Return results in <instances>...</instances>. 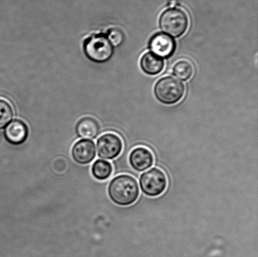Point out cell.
Returning <instances> with one entry per match:
<instances>
[{"instance_id":"1","label":"cell","mask_w":258,"mask_h":257,"mask_svg":"<svg viewBox=\"0 0 258 257\" xmlns=\"http://www.w3.org/2000/svg\"><path fill=\"white\" fill-rule=\"evenodd\" d=\"M111 200L118 206L133 205L139 198V188L136 179L129 175L117 176L111 181L108 188Z\"/></svg>"},{"instance_id":"2","label":"cell","mask_w":258,"mask_h":257,"mask_svg":"<svg viewBox=\"0 0 258 257\" xmlns=\"http://www.w3.org/2000/svg\"><path fill=\"white\" fill-rule=\"evenodd\" d=\"M189 19L184 10L170 8L165 10L159 18V26L162 31L173 37H179L188 29Z\"/></svg>"},{"instance_id":"3","label":"cell","mask_w":258,"mask_h":257,"mask_svg":"<svg viewBox=\"0 0 258 257\" xmlns=\"http://www.w3.org/2000/svg\"><path fill=\"white\" fill-rule=\"evenodd\" d=\"M86 56L92 62L105 63L112 58L113 47L105 34H95L86 39L83 43Z\"/></svg>"},{"instance_id":"4","label":"cell","mask_w":258,"mask_h":257,"mask_svg":"<svg viewBox=\"0 0 258 257\" xmlns=\"http://www.w3.org/2000/svg\"><path fill=\"white\" fill-rule=\"evenodd\" d=\"M185 87L176 78L166 76L161 78L154 87V94L159 102L166 105H173L183 97Z\"/></svg>"},{"instance_id":"5","label":"cell","mask_w":258,"mask_h":257,"mask_svg":"<svg viewBox=\"0 0 258 257\" xmlns=\"http://www.w3.org/2000/svg\"><path fill=\"white\" fill-rule=\"evenodd\" d=\"M142 191L149 197H157L166 190L168 181L165 174L158 168H152L143 173L139 180Z\"/></svg>"},{"instance_id":"6","label":"cell","mask_w":258,"mask_h":257,"mask_svg":"<svg viewBox=\"0 0 258 257\" xmlns=\"http://www.w3.org/2000/svg\"><path fill=\"white\" fill-rule=\"evenodd\" d=\"M97 148L99 157L107 160L114 159L122 152V141L114 133H105L98 138Z\"/></svg>"},{"instance_id":"7","label":"cell","mask_w":258,"mask_h":257,"mask_svg":"<svg viewBox=\"0 0 258 257\" xmlns=\"http://www.w3.org/2000/svg\"><path fill=\"white\" fill-rule=\"evenodd\" d=\"M151 53L160 58H168L173 54L176 49V42L169 35L158 33L149 41Z\"/></svg>"},{"instance_id":"8","label":"cell","mask_w":258,"mask_h":257,"mask_svg":"<svg viewBox=\"0 0 258 257\" xmlns=\"http://www.w3.org/2000/svg\"><path fill=\"white\" fill-rule=\"evenodd\" d=\"M4 136L10 144L20 145L25 143L29 137V128L22 120H15L7 126Z\"/></svg>"},{"instance_id":"9","label":"cell","mask_w":258,"mask_h":257,"mask_svg":"<svg viewBox=\"0 0 258 257\" xmlns=\"http://www.w3.org/2000/svg\"><path fill=\"white\" fill-rule=\"evenodd\" d=\"M72 154L73 159L79 164H88L96 157L95 143L90 140L78 141L73 145Z\"/></svg>"},{"instance_id":"10","label":"cell","mask_w":258,"mask_h":257,"mask_svg":"<svg viewBox=\"0 0 258 257\" xmlns=\"http://www.w3.org/2000/svg\"><path fill=\"white\" fill-rule=\"evenodd\" d=\"M153 153L148 148L139 147L134 148L129 155V163L131 167L138 172L148 169L153 166Z\"/></svg>"},{"instance_id":"11","label":"cell","mask_w":258,"mask_h":257,"mask_svg":"<svg viewBox=\"0 0 258 257\" xmlns=\"http://www.w3.org/2000/svg\"><path fill=\"white\" fill-rule=\"evenodd\" d=\"M76 131L80 138L93 140L99 134L100 126L94 118L85 117L78 122Z\"/></svg>"},{"instance_id":"12","label":"cell","mask_w":258,"mask_h":257,"mask_svg":"<svg viewBox=\"0 0 258 257\" xmlns=\"http://www.w3.org/2000/svg\"><path fill=\"white\" fill-rule=\"evenodd\" d=\"M141 67L149 75L159 74L164 68V60L151 52H147L141 59Z\"/></svg>"},{"instance_id":"13","label":"cell","mask_w":258,"mask_h":257,"mask_svg":"<svg viewBox=\"0 0 258 257\" xmlns=\"http://www.w3.org/2000/svg\"><path fill=\"white\" fill-rule=\"evenodd\" d=\"M112 170L113 168L110 162L102 159L96 160L92 167V175L98 181L108 180L112 175Z\"/></svg>"},{"instance_id":"14","label":"cell","mask_w":258,"mask_h":257,"mask_svg":"<svg viewBox=\"0 0 258 257\" xmlns=\"http://www.w3.org/2000/svg\"><path fill=\"white\" fill-rule=\"evenodd\" d=\"M173 74L181 80L190 79L194 74V65L188 60L182 59L177 62L173 67Z\"/></svg>"},{"instance_id":"15","label":"cell","mask_w":258,"mask_h":257,"mask_svg":"<svg viewBox=\"0 0 258 257\" xmlns=\"http://www.w3.org/2000/svg\"><path fill=\"white\" fill-rule=\"evenodd\" d=\"M14 118V110L9 102L0 99V129L7 127Z\"/></svg>"},{"instance_id":"16","label":"cell","mask_w":258,"mask_h":257,"mask_svg":"<svg viewBox=\"0 0 258 257\" xmlns=\"http://www.w3.org/2000/svg\"><path fill=\"white\" fill-rule=\"evenodd\" d=\"M106 36L113 47H119L124 42V34L118 28H112L108 30Z\"/></svg>"},{"instance_id":"17","label":"cell","mask_w":258,"mask_h":257,"mask_svg":"<svg viewBox=\"0 0 258 257\" xmlns=\"http://www.w3.org/2000/svg\"><path fill=\"white\" fill-rule=\"evenodd\" d=\"M177 1L176 0H170V1H169V5H170V6H175V5H176L177 4Z\"/></svg>"}]
</instances>
